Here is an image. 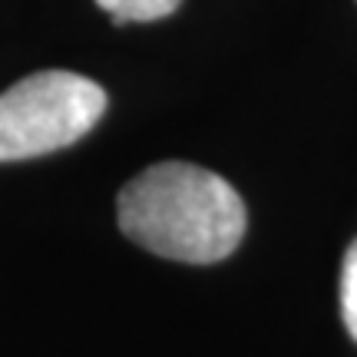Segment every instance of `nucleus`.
<instances>
[{
    "label": "nucleus",
    "instance_id": "1",
    "mask_svg": "<svg viewBox=\"0 0 357 357\" xmlns=\"http://www.w3.org/2000/svg\"><path fill=\"white\" fill-rule=\"evenodd\" d=\"M116 218L129 242L169 261L212 265L245 238V202L231 182L189 162H159L129 178Z\"/></svg>",
    "mask_w": 357,
    "mask_h": 357
},
{
    "label": "nucleus",
    "instance_id": "2",
    "mask_svg": "<svg viewBox=\"0 0 357 357\" xmlns=\"http://www.w3.org/2000/svg\"><path fill=\"white\" fill-rule=\"evenodd\" d=\"M106 113L100 83L43 70L0 93V162H20L56 153L83 139Z\"/></svg>",
    "mask_w": 357,
    "mask_h": 357
},
{
    "label": "nucleus",
    "instance_id": "3",
    "mask_svg": "<svg viewBox=\"0 0 357 357\" xmlns=\"http://www.w3.org/2000/svg\"><path fill=\"white\" fill-rule=\"evenodd\" d=\"M113 17V24H149L178 10L182 0H96Z\"/></svg>",
    "mask_w": 357,
    "mask_h": 357
},
{
    "label": "nucleus",
    "instance_id": "4",
    "mask_svg": "<svg viewBox=\"0 0 357 357\" xmlns=\"http://www.w3.org/2000/svg\"><path fill=\"white\" fill-rule=\"evenodd\" d=\"M341 318L347 334L357 341V238L351 242L341 268Z\"/></svg>",
    "mask_w": 357,
    "mask_h": 357
}]
</instances>
